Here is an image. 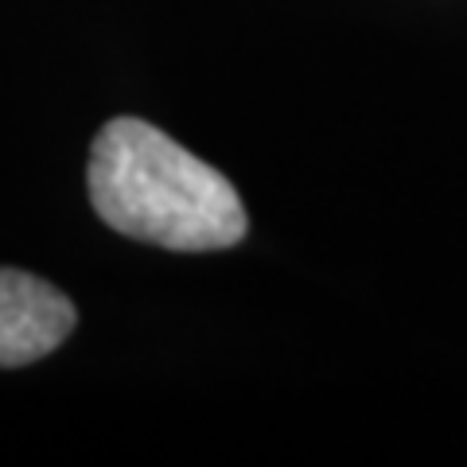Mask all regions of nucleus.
<instances>
[{
  "label": "nucleus",
  "instance_id": "nucleus-2",
  "mask_svg": "<svg viewBox=\"0 0 467 467\" xmlns=\"http://www.w3.org/2000/svg\"><path fill=\"white\" fill-rule=\"evenodd\" d=\"M75 324V304L55 285L24 269H0V367L47 358Z\"/></svg>",
  "mask_w": 467,
  "mask_h": 467
},
{
  "label": "nucleus",
  "instance_id": "nucleus-1",
  "mask_svg": "<svg viewBox=\"0 0 467 467\" xmlns=\"http://www.w3.org/2000/svg\"><path fill=\"white\" fill-rule=\"evenodd\" d=\"M86 192L109 230L180 254L230 250L250 226L226 175L140 117L94 137Z\"/></svg>",
  "mask_w": 467,
  "mask_h": 467
}]
</instances>
